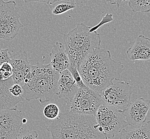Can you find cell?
<instances>
[{
  "label": "cell",
  "mask_w": 150,
  "mask_h": 139,
  "mask_svg": "<svg viewBox=\"0 0 150 139\" xmlns=\"http://www.w3.org/2000/svg\"><path fill=\"white\" fill-rule=\"evenodd\" d=\"M0 131H1V122H0Z\"/></svg>",
  "instance_id": "4316f807"
},
{
  "label": "cell",
  "mask_w": 150,
  "mask_h": 139,
  "mask_svg": "<svg viewBox=\"0 0 150 139\" xmlns=\"http://www.w3.org/2000/svg\"><path fill=\"white\" fill-rule=\"evenodd\" d=\"M129 0H106L107 3H109L111 5H117L119 7L120 4L123 1H127Z\"/></svg>",
  "instance_id": "cb8c5ba5"
},
{
  "label": "cell",
  "mask_w": 150,
  "mask_h": 139,
  "mask_svg": "<svg viewBox=\"0 0 150 139\" xmlns=\"http://www.w3.org/2000/svg\"><path fill=\"white\" fill-rule=\"evenodd\" d=\"M47 130L51 139H108L94 116L71 111L59 113Z\"/></svg>",
  "instance_id": "7a4b0ae2"
},
{
  "label": "cell",
  "mask_w": 150,
  "mask_h": 139,
  "mask_svg": "<svg viewBox=\"0 0 150 139\" xmlns=\"http://www.w3.org/2000/svg\"><path fill=\"white\" fill-rule=\"evenodd\" d=\"M51 58L50 64L58 72L60 73L68 69L70 64L69 55L63 43L56 42L49 54Z\"/></svg>",
  "instance_id": "5bb4252c"
},
{
  "label": "cell",
  "mask_w": 150,
  "mask_h": 139,
  "mask_svg": "<svg viewBox=\"0 0 150 139\" xmlns=\"http://www.w3.org/2000/svg\"><path fill=\"white\" fill-rule=\"evenodd\" d=\"M120 139H150V121L133 130L123 129L120 133Z\"/></svg>",
  "instance_id": "2e32d148"
},
{
  "label": "cell",
  "mask_w": 150,
  "mask_h": 139,
  "mask_svg": "<svg viewBox=\"0 0 150 139\" xmlns=\"http://www.w3.org/2000/svg\"><path fill=\"white\" fill-rule=\"evenodd\" d=\"M95 117L108 139L113 138L128 125L122 111L105 104L99 106Z\"/></svg>",
  "instance_id": "8992f818"
},
{
  "label": "cell",
  "mask_w": 150,
  "mask_h": 139,
  "mask_svg": "<svg viewBox=\"0 0 150 139\" xmlns=\"http://www.w3.org/2000/svg\"><path fill=\"white\" fill-rule=\"evenodd\" d=\"M150 108V100L142 97L135 99L130 102L123 112L128 125L138 126L144 124L147 119Z\"/></svg>",
  "instance_id": "30bf717a"
},
{
  "label": "cell",
  "mask_w": 150,
  "mask_h": 139,
  "mask_svg": "<svg viewBox=\"0 0 150 139\" xmlns=\"http://www.w3.org/2000/svg\"><path fill=\"white\" fill-rule=\"evenodd\" d=\"M78 89L76 82L69 70L59 73L56 93L59 99L64 98L71 101Z\"/></svg>",
  "instance_id": "7c38bea8"
},
{
  "label": "cell",
  "mask_w": 150,
  "mask_h": 139,
  "mask_svg": "<svg viewBox=\"0 0 150 139\" xmlns=\"http://www.w3.org/2000/svg\"><path fill=\"white\" fill-rule=\"evenodd\" d=\"M13 84L11 77L0 82V110L17 108L18 103L24 101L23 97H15L10 94L9 88Z\"/></svg>",
  "instance_id": "9a60e30c"
},
{
  "label": "cell",
  "mask_w": 150,
  "mask_h": 139,
  "mask_svg": "<svg viewBox=\"0 0 150 139\" xmlns=\"http://www.w3.org/2000/svg\"><path fill=\"white\" fill-rule=\"evenodd\" d=\"M22 121H23V124H24H24H25V123H27V119H25V118H24V119L23 118Z\"/></svg>",
  "instance_id": "484cf974"
},
{
  "label": "cell",
  "mask_w": 150,
  "mask_h": 139,
  "mask_svg": "<svg viewBox=\"0 0 150 139\" xmlns=\"http://www.w3.org/2000/svg\"><path fill=\"white\" fill-rule=\"evenodd\" d=\"M59 73L55 71L50 64H42L38 61L33 65L30 78L23 86L24 99L30 101L39 99L40 102L50 101L57 91Z\"/></svg>",
  "instance_id": "3957f363"
},
{
  "label": "cell",
  "mask_w": 150,
  "mask_h": 139,
  "mask_svg": "<svg viewBox=\"0 0 150 139\" xmlns=\"http://www.w3.org/2000/svg\"><path fill=\"white\" fill-rule=\"evenodd\" d=\"M132 87L123 80L113 83L101 93L104 104L123 111L131 102Z\"/></svg>",
  "instance_id": "ba28073f"
},
{
  "label": "cell",
  "mask_w": 150,
  "mask_h": 139,
  "mask_svg": "<svg viewBox=\"0 0 150 139\" xmlns=\"http://www.w3.org/2000/svg\"><path fill=\"white\" fill-rule=\"evenodd\" d=\"M38 137V133L36 130L28 131L26 133L20 135L18 139H37Z\"/></svg>",
  "instance_id": "603a6c76"
},
{
  "label": "cell",
  "mask_w": 150,
  "mask_h": 139,
  "mask_svg": "<svg viewBox=\"0 0 150 139\" xmlns=\"http://www.w3.org/2000/svg\"><path fill=\"white\" fill-rule=\"evenodd\" d=\"M10 63L12 65L11 78L14 84H18L23 87L25 82L30 78L33 67L28 62L26 52L21 50L11 55Z\"/></svg>",
  "instance_id": "8fae6325"
},
{
  "label": "cell",
  "mask_w": 150,
  "mask_h": 139,
  "mask_svg": "<svg viewBox=\"0 0 150 139\" xmlns=\"http://www.w3.org/2000/svg\"><path fill=\"white\" fill-rule=\"evenodd\" d=\"M76 6L75 0H54L49 3L51 13L54 15H61L74 9Z\"/></svg>",
  "instance_id": "e0dca14e"
},
{
  "label": "cell",
  "mask_w": 150,
  "mask_h": 139,
  "mask_svg": "<svg viewBox=\"0 0 150 139\" xmlns=\"http://www.w3.org/2000/svg\"><path fill=\"white\" fill-rule=\"evenodd\" d=\"M78 71L84 85L100 94L114 80L120 79L124 65L113 60L109 50L99 48L87 56Z\"/></svg>",
  "instance_id": "6da1fadb"
},
{
  "label": "cell",
  "mask_w": 150,
  "mask_h": 139,
  "mask_svg": "<svg viewBox=\"0 0 150 139\" xmlns=\"http://www.w3.org/2000/svg\"><path fill=\"white\" fill-rule=\"evenodd\" d=\"M127 55L131 61H147L150 59V38L138 35L132 47L127 50Z\"/></svg>",
  "instance_id": "4fadbf2b"
},
{
  "label": "cell",
  "mask_w": 150,
  "mask_h": 139,
  "mask_svg": "<svg viewBox=\"0 0 150 139\" xmlns=\"http://www.w3.org/2000/svg\"><path fill=\"white\" fill-rule=\"evenodd\" d=\"M9 91L13 96H22L23 93V88L19 84H13L9 88Z\"/></svg>",
  "instance_id": "7402d4cb"
},
{
  "label": "cell",
  "mask_w": 150,
  "mask_h": 139,
  "mask_svg": "<svg viewBox=\"0 0 150 139\" xmlns=\"http://www.w3.org/2000/svg\"><path fill=\"white\" fill-rule=\"evenodd\" d=\"M11 55L9 52V49L0 48V67L3 64L10 62V57Z\"/></svg>",
  "instance_id": "44dd1931"
},
{
  "label": "cell",
  "mask_w": 150,
  "mask_h": 139,
  "mask_svg": "<svg viewBox=\"0 0 150 139\" xmlns=\"http://www.w3.org/2000/svg\"><path fill=\"white\" fill-rule=\"evenodd\" d=\"M128 5L132 12H150V0H129Z\"/></svg>",
  "instance_id": "ac0fdd59"
},
{
  "label": "cell",
  "mask_w": 150,
  "mask_h": 139,
  "mask_svg": "<svg viewBox=\"0 0 150 139\" xmlns=\"http://www.w3.org/2000/svg\"><path fill=\"white\" fill-rule=\"evenodd\" d=\"M25 3H30L32 2H39V3H45L49 4L51 0H23Z\"/></svg>",
  "instance_id": "d4e9b609"
},
{
  "label": "cell",
  "mask_w": 150,
  "mask_h": 139,
  "mask_svg": "<svg viewBox=\"0 0 150 139\" xmlns=\"http://www.w3.org/2000/svg\"><path fill=\"white\" fill-rule=\"evenodd\" d=\"M20 9L14 1L0 0V40H12L24 26L19 21Z\"/></svg>",
  "instance_id": "5b68a950"
},
{
  "label": "cell",
  "mask_w": 150,
  "mask_h": 139,
  "mask_svg": "<svg viewBox=\"0 0 150 139\" xmlns=\"http://www.w3.org/2000/svg\"><path fill=\"white\" fill-rule=\"evenodd\" d=\"M68 70L71 73L73 78L74 79L79 88H84L87 87L86 85H84L83 82L82 81L81 76L78 70L73 64L70 63Z\"/></svg>",
  "instance_id": "ffe728a7"
},
{
  "label": "cell",
  "mask_w": 150,
  "mask_h": 139,
  "mask_svg": "<svg viewBox=\"0 0 150 139\" xmlns=\"http://www.w3.org/2000/svg\"><path fill=\"white\" fill-rule=\"evenodd\" d=\"M21 111L17 108L0 110V139H18L23 125Z\"/></svg>",
  "instance_id": "9c48e42d"
},
{
  "label": "cell",
  "mask_w": 150,
  "mask_h": 139,
  "mask_svg": "<svg viewBox=\"0 0 150 139\" xmlns=\"http://www.w3.org/2000/svg\"><path fill=\"white\" fill-rule=\"evenodd\" d=\"M59 108L54 103H50L45 106L43 110V115L45 118L54 120L59 115Z\"/></svg>",
  "instance_id": "d6986e66"
},
{
  "label": "cell",
  "mask_w": 150,
  "mask_h": 139,
  "mask_svg": "<svg viewBox=\"0 0 150 139\" xmlns=\"http://www.w3.org/2000/svg\"><path fill=\"white\" fill-rule=\"evenodd\" d=\"M103 104L100 94L87 87L79 88L71 101L70 111L79 114L95 116L97 111Z\"/></svg>",
  "instance_id": "52a82bcc"
},
{
  "label": "cell",
  "mask_w": 150,
  "mask_h": 139,
  "mask_svg": "<svg viewBox=\"0 0 150 139\" xmlns=\"http://www.w3.org/2000/svg\"><path fill=\"white\" fill-rule=\"evenodd\" d=\"M63 39L70 63L78 70L87 56L99 48L101 43L99 34L83 23L76 24L72 30L64 34Z\"/></svg>",
  "instance_id": "277c9868"
}]
</instances>
